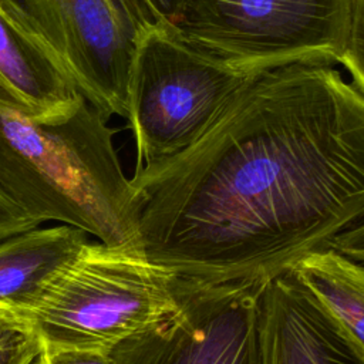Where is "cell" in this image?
Here are the masks:
<instances>
[{
    "label": "cell",
    "mask_w": 364,
    "mask_h": 364,
    "mask_svg": "<svg viewBox=\"0 0 364 364\" xmlns=\"http://www.w3.org/2000/svg\"><path fill=\"white\" fill-rule=\"evenodd\" d=\"M131 182L148 260L208 283H267L364 219V95L333 65L266 71Z\"/></svg>",
    "instance_id": "obj_1"
},
{
    "label": "cell",
    "mask_w": 364,
    "mask_h": 364,
    "mask_svg": "<svg viewBox=\"0 0 364 364\" xmlns=\"http://www.w3.org/2000/svg\"><path fill=\"white\" fill-rule=\"evenodd\" d=\"M107 121L87 100L65 115L37 119L0 97V186L40 223L63 222L144 255L138 193Z\"/></svg>",
    "instance_id": "obj_2"
},
{
    "label": "cell",
    "mask_w": 364,
    "mask_h": 364,
    "mask_svg": "<svg viewBox=\"0 0 364 364\" xmlns=\"http://www.w3.org/2000/svg\"><path fill=\"white\" fill-rule=\"evenodd\" d=\"M257 75L189 46L168 20L146 28L128 78L127 119L136 146L135 168L195 144Z\"/></svg>",
    "instance_id": "obj_3"
},
{
    "label": "cell",
    "mask_w": 364,
    "mask_h": 364,
    "mask_svg": "<svg viewBox=\"0 0 364 364\" xmlns=\"http://www.w3.org/2000/svg\"><path fill=\"white\" fill-rule=\"evenodd\" d=\"M176 277L144 255L87 243L28 321L41 343L112 350L176 309Z\"/></svg>",
    "instance_id": "obj_4"
},
{
    "label": "cell",
    "mask_w": 364,
    "mask_h": 364,
    "mask_svg": "<svg viewBox=\"0 0 364 364\" xmlns=\"http://www.w3.org/2000/svg\"><path fill=\"white\" fill-rule=\"evenodd\" d=\"M354 0H179L172 26L189 46L249 73L341 63Z\"/></svg>",
    "instance_id": "obj_5"
},
{
    "label": "cell",
    "mask_w": 364,
    "mask_h": 364,
    "mask_svg": "<svg viewBox=\"0 0 364 364\" xmlns=\"http://www.w3.org/2000/svg\"><path fill=\"white\" fill-rule=\"evenodd\" d=\"M105 118L128 112V78L142 33L165 20L151 0H16Z\"/></svg>",
    "instance_id": "obj_6"
},
{
    "label": "cell",
    "mask_w": 364,
    "mask_h": 364,
    "mask_svg": "<svg viewBox=\"0 0 364 364\" xmlns=\"http://www.w3.org/2000/svg\"><path fill=\"white\" fill-rule=\"evenodd\" d=\"M266 283L176 277V309L112 348L115 364H259V299Z\"/></svg>",
    "instance_id": "obj_7"
},
{
    "label": "cell",
    "mask_w": 364,
    "mask_h": 364,
    "mask_svg": "<svg viewBox=\"0 0 364 364\" xmlns=\"http://www.w3.org/2000/svg\"><path fill=\"white\" fill-rule=\"evenodd\" d=\"M259 364H364V355L289 270L260 293Z\"/></svg>",
    "instance_id": "obj_8"
},
{
    "label": "cell",
    "mask_w": 364,
    "mask_h": 364,
    "mask_svg": "<svg viewBox=\"0 0 364 364\" xmlns=\"http://www.w3.org/2000/svg\"><path fill=\"white\" fill-rule=\"evenodd\" d=\"M0 97L37 119L65 115L87 100L16 0H0Z\"/></svg>",
    "instance_id": "obj_9"
},
{
    "label": "cell",
    "mask_w": 364,
    "mask_h": 364,
    "mask_svg": "<svg viewBox=\"0 0 364 364\" xmlns=\"http://www.w3.org/2000/svg\"><path fill=\"white\" fill-rule=\"evenodd\" d=\"M88 243L71 225L30 229L0 242V311L28 320Z\"/></svg>",
    "instance_id": "obj_10"
},
{
    "label": "cell",
    "mask_w": 364,
    "mask_h": 364,
    "mask_svg": "<svg viewBox=\"0 0 364 364\" xmlns=\"http://www.w3.org/2000/svg\"><path fill=\"white\" fill-rule=\"evenodd\" d=\"M290 270L364 355V263L326 246Z\"/></svg>",
    "instance_id": "obj_11"
},
{
    "label": "cell",
    "mask_w": 364,
    "mask_h": 364,
    "mask_svg": "<svg viewBox=\"0 0 364 364\" xmlns=\"http://www.w3.org/2000/svg\"><path fill=\"white\" fill-rule=\"evenodd\" d=\"M40 340L28 320L0 311V364H31Z\"/></svg>",
    "instance_id": "obj_12"
},
{
    "label": "cell",
    "mask_w": 364,
    "mask_h": 364,
    "mask_svg": "<svg viewBox=\"0 0 364 364\" xmlns=\"http://www.w3.org/2000/svg\"><path fill=\"white\" fill-rule=\"evenodd\" d=\"M353 78V85L364 95V0H354L351 24L341 58Z\"/></svg>",
    "instance_id": "obj_13"
},
{
    "label": "cell",
    "mask_w": 364,
    "mask_h": 364,
    "mask_svg": "<svg viewBox=\"0 0 364 364\" xmlns=\"http://www.w3.org/2000/svg\"><path fill=\"white\" fill-rule=\"evenodd\" d=\"M37 364H115L112 350L40 341Z\"/></svg>",
    "instance_id": "obj_14"
},
{
    "label": "cell",
    "mask_w": 364,
    "mask_h": 364,
    "mask_svg": "<svg viewBox=\"0 0 364 364\" xmlns=\"http://www.w3.org/2000/svg\"><path fill=\"white\" fill-rule=\"evenodd\" d=\"M40 222L21 209L0 186V242L9 236L38 228Z\"/></svg>",
    "instance_id": "obj_15"
},
{
    "label": "cell",
    "mask_w": 364,
    "mask_h": 364,
    "mask_svg": "<svg viewBox=\"0 0 364 364\" xmlns=\"http://www.w3.org/2000/svg\"><path fill=\"white\" fill-rule=\"evenodd\" d=\"M328 246L364 263V219L337 235Z\"/></svg>",
    "instance_id": "obj_16"
},
{
    "label": "cell",
    "mask_w": 364,
    "mask_h": 364,
    "mask_svg": "<svg viewBox=\"0 0 364 364\" xmlns=\"http://www.w3.org/2000/svg\"><path fill=\"white\" fill-rule=\"evenodd\" d=\"M158 13L162 16V18L172 23L176 17L179 0H151Z\"/></svg>",
    "instance_id": "obj_17"
}]
</instances>
